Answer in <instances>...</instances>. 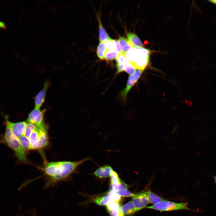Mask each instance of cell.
<instances>
[{
    "mask_svg": "<svg viewBox=\"0 0 216 216\" xmlns=\"http://www.w3.org/2000/svg\"><path fill=\"white\" fill-rule=\"evenodd\" d=\"M91 159L88 157L75 161H45L44 166L40 168L46 177L44 188H48L59 182L67 180L79 165Z\"/></svg>",
    "mask_w": 216,
    "mask_h": 216,
    "instance_id": "1",
    "label": "cell"
},
{
    "mask_svg": "<svg viewBox=\"0 0 216 216\" xmlns=\"http://www.w3.org/2000/svg\"><path fill=\"white\" fill-rule=\"evenodd\" d=\"M150 50L141 47H135L124 54L130 64L136 70H144L149 62Z\"/></svg>",
    "mask_w": 216,
    "mask_h": 216,
    "instance_id": "2",
    "label": "cell"
},
{
    "mask_svg": "<svg viewBox=\"0 0 216 216\" xmlns=\"http://www.w3.org/2000/svg\"><path fill=\"white\" fill-rule=\"evenodd\" d=\"M6 125L5 132L2 141L7 144L14 151L19 160L24 163H28L26 157V150L20 143L10 127Z\"/></svg>",
    "mask_w": 216,
    "mask_h": 216,
    "instance_id": "3",
    "label": "cell"
},
{
    "mask_svg": "<svg viewBox=\"0 0 216 216\" xmlns=\"http://www.w3.org/2000/svg\"><path fill=\"white\" fill-rule=\"evenodd\" d=\"M188 202H176L163 200L159 202L145 208L160 212L168 211L179 210H188L195 211L190 209L188 206Z\"/></svg>",
    "mask_w": 216,
    "mask_h": 216,
    "instance_id": "4",
    "label": "cell"
},
{
    "mask_svg": "<svg viewBox=\"0 0 216 216\" xmlns=\"http://www.w3.org/2000/svg\"><path fill=\"white\" fill-rule=\"evenodd\" d=\"M45 111V109L40 110L34 108L29 114L27 121L35 125L40 129L47 130V127L44 121Z\"/></svg>",
    "mask_w": 216,
    "mask_h": 216,
    "instance_id": "5",
    "label": "cell"
},
{
    "mask_svg": "<svg viewBox=\"0 0 216 216\" xmlns=\"http://www.w3.org/2000/svg\"><path fill=\"white\" fill-rule=\"evenodd\" d=\"M143 70L136 69L135 72L130 75L128 79L127 84L125 88L121 92L122 99L125 100L127 98V94L132 87L137 82L140 77Z\"/></svg>",
    "mask_w": 216,
    "mask_h": 216,
    "instance_id": "6",
    "label": "cell"
},
{
    "mask_svg": "<svg viewBox=\"0 0 216 216\" xmlns=\"http://www.w3.org/2000/svg\"><path fill=\"white\" fill-rule=\"evenodd\" d=\"M6 124L10 128L12 133L16 137L24 136L27 123L22 121L16 123L10 121L7 116H4Z\"/></svg>",
    "mask_w": 216,
    "mask_h": 216,
    "instance_id": "7",
    "label": "cell"
},
{
    "mask_svg": "<svg viewBox=\"0 0 216 216\" xmlns=\"http://www.w3.org/2000/svg\"><path fill=\"white\" fill-rule=\"evenodd\" d=\"M121 196L114 191L110 190L106 196L97 198L94 202L100 206L106 205L113 202H119Z\"/></svg>",
    "mask_w": 216,
    "mask_h": 216,
    "instance_id": "8",
    "label": "cell"
},
{
    "mask_svg": "<svg viewBox=\"0 0 216 216\" xmlns=\"http://www.w3.org/2000/svg\"><path fill=\"white\" fill-rule=\"evenodd\" d=\"M132 202L136 212L146 207L149 203L146 192L140 193L132 197Z\"/></svg>",
    "mask_w": 216,
    "mask_h": 216,
    "instance_id": "9",
    "label": "cell"
},
{
    "mask_svg": "<svg viewBox=\"0 0 216 216\" xmlns=\"http://www.w3.org/2000/svg\"><path fill=\"white\" fill-rule=\"evenodd\" d=\"M37 126L28 138L31 146V150L38 149V141L41 130Z\"/></svg>",
    "mask_w": 216,
    "mask_h": 216,
    "instance_id": "10",
    "label": "cell"
},
{
    "mask_svg": "<svg viewBox=\"0 0 216 216\" xmlns=\"http://www.w3.org/2000/svg\"><path fill=\"white\" fill-rule=\"evenodd\" d=\"M49 86L48 82H45L42 89L36 95L34 100L35 108L40 109L44 101L46 93Z\"/></svg>",
    "mask_w": 216,
    "mask_h": 216,
    "instance_id": "11",
    "label": "cell"
},
{
    "mask_svg": "<svg viewBox=\"0 0 216 216\" xmlns=\"http://www.w3.org/2000/svg\"><path fill=\"white\" fill-rule=\"evenodd\" d=\"M112 170L110 166L106 165L98 168L94 172L93 174L96 177L100 178H106L110 176Z\"/></svg>",
    "mask_w": 216,
    "mask_h": 216,
    "instance_id": "12",
    "label": "cell"
},
{
    "mask_svg": "<svg viewBox=\"0 0 216 216\" xmlns=\"http://www.w3.org/2000/svg\"><path fill=\"white\" fill-rule=\"evenodd\" d=\"M97 17L99 24V36L100 42H105L112 39L103 26L100 16L98 15Z\"/></svg>",
    "mask_w": 216,
    "mask_h": 216,
    "instance_id": "13",
    "label": "cell"
},
{
    "mask_svg": "<svg viewBox=\"0 0 216 216\" xmlns=\"http://www.w3.org/2000/svg\"><path fill=\"white\" fill-rule=\"evenodd\" d=\"M119 211L126 215H131L136 212L135 208L132 201H130L125 205L120 207Z\"/></svg>",
    "mask_w": 216,
    "mask_h": 216,
    "instance_id": "14",
    "label": "cell"
},
{
    "mask_svg": "<svg viewBox=\"0 0 216 216\" xmlns=\"http://www.w3.org/2000/svg\"><path fill=\"white\" fill-rule=\"evenodd\" d=\"M128 40L133 47H143L144 45L138 37L134 33L129 32L127 34Z\"/></svg>",
    "mask_w": 216,
    "mask_h": 216,
    "instance_id": "15",
    "label": "cell"
},
{
    "mask_svg": "<svg viewBox=\"0 0 216 216\" xmlns=\"http://www.w3.org/2000/svg\"><path fill=\"white\" fill-rule=\"evenodd\" d=\"M49 144L47 130H41L38 141V149L47 146Z\"/></svg>",
    "mask_w": 216,
    "mask_h": 216,
    "instance_id": "16",
    "label": "cell"
},
{
    "mask_svg": "<svg viewBox=\"0 0 216 216\" xmlns=\"http://www.w3.org/2000/svg\"><path fill=\"white\" fill-rule=\"evenodd\" d=\"M118 41L121 46L122 53L123 54H124L133 48L128 40L125 38L120 36Z\"/></svg>",
    "mask_w": 216,
    "mask_h": 216,
    "instance_id": "17",
    "label": "cell"
},
{
    "mask_svg": "<svg viewBox=\"0 0 216 216\" xmlns=\"http://www.w3.org/2000/svg\"><path fill=\"white\" fill-rule=\"evenodd\" d=\"M149 203L154 204L164 200V199L153 192L150 189L146 191Z\"/></svg>",
    "mask_w": 216,
    "mask_h": 216,
    "instance_id": "18",
    "label": "cell"
},
{
    "mask_svg": "<svg viewBox=\"0 0 216 216\" xmlns=\"http://www.w3.org/2000/svg\"><path fill=\"white\" fill-rule=\"evenodd\" d=\"M106 42H100L98 46L96 53L98 57L101 60H104V54L106 51Z\"/></svg>",
    "mask_w": 216,
    "mask_h": 216,
    "instance_id": "19",
    "label": "cell"
},
{
    "mask_svg": "<svg viewBox=\"0 0 216 216\" xmlns=\"http://www.w3.org/2000/svg\"><path fill=\"white\" fill-rule=\"evenodd\" d=\"M16 138L20 143L26 150H31L29 140L26 136H22L16 137Z\"/></svg>",
    "mask_w": 216,
    "mask_h": 216,
    "instance_id": "20",
    "label": "cell"
},
{
    "mask_svg": "<svg viewBox=\"0 0 216 216\" xmlns=\"http://www.w3.org/2000/svg\"><path fill=\"white\" fill-rule=\"evenodd\" d=\"M118 54L113 50H106L104 56V59L106 61L116 59Z\"/></svg>",
    "mask_w": 216,
    "mask_h": 216,
    "instance_id": "21",
    "label": "cell"
},
{
    "mask_svg": "<svg viewBox=\"0 0 216 216\" xmlns=\"http://www.w3.org/2000/svg\"><path fill=\"white\" fill-rule=\"evenodd\" d=\"M110 183L119 184L123 181L119 177L117 173L113 170L112 171L110 176Z\"/></svg>",
    "mask_w": 216,
    "mask_h": 216,
    "instance_id": "22",
    "label": "cell"
},
{
    "mask_svg": "<svg viewBox=\"0 0 216 216\" xmlns=\"http://www.w3.org/2000/svg\"><path fill=\"white\" fill-rule=\"evenodd\" d=\"M128 185L123 181L119 184H115L110 183V190L116 191L123 188H127Z\"/></svg>",
    "mask_w": 216,
    "mask_h": 216,
    "instance_id": "23",
    "label": "cell"
},
{
    "mask_svg": "<svg viewBox=\"0 0 216 216\" xmlns=\"http://www.w3.org/2000/svg\"><path fill=\"white\" fill-rule=\"evenodd\" d=\"M120 205L119 202H113L106 205V208L107 211H113L118 210Z\"/></svg>",
    "mask_w": 216,
    "mask_h": 216,
    "instance_id": "24",
    "label": "cell"
},
{
    "mask_svg": "<svg viewBox=\"0 0 216 216\" xmlns=\"http://www.w3.org/2000/svg\"><path fill=\"white\" fill-rule=\"evenodd\" d=\"M37 127L35 125L30 123H27L24 135L28 139L32 133Z\"/></svg>",
    "mask_w": 216,
    "mask_h": 216,
    "instance_id": "25",
    "label": "cell"
},
{
    "mask_svg": "<svg viewBox=\"0 0 216 216\" xmlns=\"http://www.w3.org/2000/svg\"><path fill=\"white\" fill-rule=\"evenodd\" d=\"M121 196L124 197H133L134 194L128 190L127 188H123L115 191Z\"/></svg>",
    "mask_w": 216,
    "mask_h": 216,
    "instance_id": "26",
    "label": "cell"
},
{
    "mask_svg": "<svg viewBox=\"0 0 216 216\" xmlns=\"http://www.w3.org/2000/svg\"><path fill=\"white\" fill-rule=\"evenodd\" d=\"M112 41L113 45V50L118 54L122 53L121 47L118 40L112 39Z\"/></svg>",
    "mask_w": 216,
    "mask_h": 216,
    "instance_id": "27",
    "label": "cell"
},
{
    "mask_svg": "<svg viewBox=\"0 0 216 216\" xmlns=\"http://www.w3.org/2000/svg\"><path fill=\"white\" fill-rule=\"evenodd\" d=\"M126 58L124 54L122 53L119 54L116 59V63H122L124 62Z\"/></svg>",
    "mask_w": 216,
    "mask_h": 216,
    "instance_id": "28",
    "label": "cell"
},
{
    "mask_svg": "<svg viewBox=\"0 0 216 216\" xmlns=\"http://www.w3.org/2000/svg\"><path fill=\"white\" fill-rule=\"evenodd\" d=\"M117 71L116 74H118L124 71V66L123 63L116 64Z\"/></svg>",
    "mask_w": 216,
    "mask_h": 216,
    "instance_id": "29",
    "label": "cell"
},
{
    "mask_svg": "<svg viewBox=\"0 0 216 216\" xmlns=\"http://www.w3.org/2000/svg\"><path fill=\"white\" fill-rule=\"evenodd\" d=\"M110 216H124L123 214L121 213L118 210L113 211H108Z\"/></svg>",
    "mask_w": 216,
    "mask_h": 216,
    "instance_id": "30",
    "label": "cell"
},
{
    "mask_svg": "<svg viewBox=\"0 0 216 216\" xmlns=\"http://www.w3.org/2000/svg\"><path fill=\"white\" fill-rule=\"evenodd\" d=\"M106 43L107 50H113V45L112 39L107 41Z\"/></svg>",
    "mask_w": 216,
    "mask_h": 216,
    "instance_id": "31",
    "label": "cell"
},
{
    "mask_svg": "<svg viewBox=\"0 0 216 216\" xmlns=\"http://www.w3.org/2000/svg\"><path fill=\"white\" fill-rule=\"evenodd\" d=\"M0 28H6L4 22L0 21Z\"/></svg>",
    "mask_w": 216,
    "mask_h": 216,
    "instance_id": "32",
    "label": "cell"
},
{
    "mask_svg": "<svg viewBox=\"0 0 216 216\" xmlns=\"http://www.w3.org/2000/svg\"><path fill=\"white\" fill-rule=\"evenodd\" d=\"M214 179V180L215 183L216 185V175L213 177Z\"/></svg>",
    "mask_w": 216,
    "mask_h": 216,
    "instance_id": "33",
    "label": "cell"
},
{
    "mask_svg": "<svg viewBox=\"0 0 216 216\" xmlns=\"http://www.w3.org/2000/svg\"><path fill=\"white\" fill-rule=\"evenodd\" d=\"M210 1L212 3L216 4V0H212V1Z\"/></svg>",
    "mask_w": 216,
    "mask_h": 216,
    "instance_id": "34",
    "label": "cell"
},
{
    "mask_svg": "<svg viewBox=\"0 0 216 216\" xmlns=\"http://www.w3.org/2000/svg\"><path fill=\"white\" fill-rule=\"evenodd\" d=\"M33 216H38L37 215H36L35 214H33Z\"/></svg>",
    "mask_w": 216,
    "mask_h": 216,
    "instance_id": "35",
    "label": "cell"
}]
</instances>
